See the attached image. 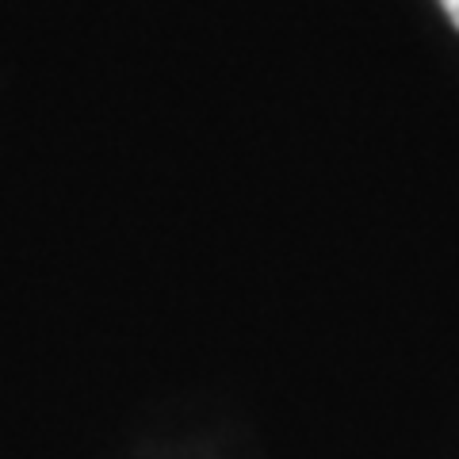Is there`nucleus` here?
I'll return each instance as SVG.
<instances>
[{"mask_svg":"<svg viewBox=\"0 0 459 459\" xmlns=\"http://www.w3.org/2000/svg\"><path fill=\"white\" fill-rule=\"evenodd\" d=\"M440 4H444V12H448V20L459 27V0H440Z\"/></svg>","mask_w":459,"mask_h":459,"instance_id":"f257e3e1","label":"nucleus"}]
</instances>
